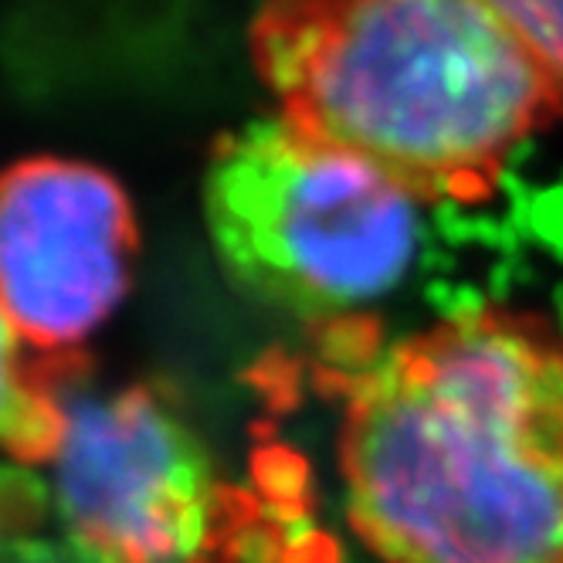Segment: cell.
Wrapping results in <instances>:
<instances>
[{
  "label": "cell",
  "mask_w": 563,
  "mask_h": 563,
  "mask_svg": "<svg viewBox=\"0 0 563 563\" xmlns=\"http://www.w3.org/2000/svg\"><path fill=\"white\" fill-rule=\"evenodd\" d=\"M418 200L278 112L221 136L205 174L211 245L238 289L323 330L400 286Z\"/></svg>",
  "instance_id": "3"
},
{
  "label": "cell",
  "mask_w": 563,
  "mask_h": 563,
  "mask_svg": "<svg viewBox=\"0 0 563 563\" xmlns=\"http://www.w3.org/2000/svg\"><path fill=\"white\" fill-rule=\"evenodd\" d=\"M21 333L14 330L11 316L0 306V424L14 411L18 400L31 390V384L37 380V367L42 364H27L21 353Z\"/></svg>",
  "instance_id": "7"
},
{
  "label": "cell",
  "mask_w": 563,
  "mask_h": 563,
  "mask_svg": "<svg viewBox=\"0 0 563 563\" xmlns=\"http://www.w3.org/2000/svg\"><path fill=\"white\" fill-rule=\"evenodd\" d=\"M136 218L106 170L31 156L0 174V306L45 360H68L123 299Z\"/></svg>",
  "instance_id": "5"
},
{
  "label": "cell",
  "mask_w": 563,
  "mask_h": 563,
  "mask_svg": "<svg viewBox=\"0 0 563 563\" xmlns=\"http://www.w3.org/2000/svg\"><path fill=\"white\" fill-rule=\"evenodd\" d=\"M58 405V499L68 527L102 563H211L231 550L249 506L221 486L164 394H75L65 374Z\"/></svg>",
  "instance_id": "4"
},
{
  "label": "cell",
  "mask_w": 563,
  "mask_h": 563,
  "mask_svg": "<svg viewBox=\"0 0 563 563\" xmlns=\"http://www.w3.org/2000/svg\"><path fill=\"white\" fill-rule=\"evenodd\" d=\"M560 78H563V0H489Z\"/></svg>",
  "instance_id": "6"
},
{
  "label": "cell",
  "mask_w": 563,
  "mask_h": 563,
  "mask_svg": "<svg viewBox=\"0 0 563 563\" xmlns=\"http://www.w3.org/2000/svg\"><path fill=\"white\" fill-rule=\"evenodd\" d=\"M249 45L282 119L418 205H482L563 123V78L489 0H262Z\"/></svg>",
  "instance_id": "2"
},
{
  "label": "cell",
  "mask_w": 563,
  "mask_h": 563,
  "mask_svg": "<svg viewBox=\"0 0 563 563\" xmlns=\"http://www.w3.org/2000/svg\"><path fill=\"white\" fill-rule=\"evenodd\" d=\"M340 340L346 519L374 563H563V327L472 302Z\"/></svg>",
  "instance_id": "1"
}]
</instances>
